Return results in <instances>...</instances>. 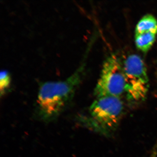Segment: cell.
Masks as SVG:
<instances>
[{"instance_id": "6da1fadb", "label": "cell", "mask_w": 157, "mask_h": 157, "mask_svg": "<svg viewBox=\"0 0 157 157\" xmlns=\"http://www.w3.org/2000/svg\"><path fill=\"white\" fill-rule=\"evenodd\" d=\"M84 68L83 63L66 80L40 85L36 108L39 119L45 122L52 121L67 108L81 82Z\"/></svg>"}, {"instance_id": "7a4b0ae2", "label": "cell", "mask_w": 157, "mask_h": 157, "mask_svg": "<svg viewBox=\"0 0 157 157\" xmlns=\"http://www.w3.org/2000/svg\"><path fill=\"white\" fill-rule=\"evenodd\" d=\"M123 108L122 101L118 97L97 98L90 107L88 114L80 117L79 121L84 125L105 134L117 126Z\"/></svg>"}, {"instance_id": "3957f363", "label": "cell", "mask_w": 157, "mask_h": 157, "mask_svg": "<svg viewBox=\"0 0 157 157\" xmlns=\"http://www.w3.org/2000/svg\"><path fill=\"white\" fill-rule=\"evenodd\" d=\"M125 92L130 100L140 101L146 98L149 82L145 63L136 54L128 56L123 63Z\"/></svg>"}, {"instance_id": "277c9868", "label": "cell", "mask_w": 157, "mask_h": 157, "mask_svg": "<svg viewBox=\"0 0 157 157\" xmlns=\"http://www.w3.org/2000/svg\"><path fill=\"white\" fill-rule=\"evenodd\" d=\"M125 92V81L123 64L114 54L105 59L100 78L94 89L97 98L120 97Z\"/></svg>"}, {"instance_id": "5b68a950", "label": "cell", "mask_w": 157, "mask_h": 157, "mask_svg": "<svg viewBox=\"0 0 157 157\" xmlns=\"http://www.w3.org/2000/svg\"><path fill=\"white\" fill-rule=\"evenodd\" d=\"M151 33L157 34V20L153 15H144L137 22L135 28V35Z\"/></svg>"}, {"instance_id": "8992f818", "label": "cell", "mask_w": 157, "mask_h": 157, "mask_svg": "<svg viewBox=\"0 0 157 157\" xmlns=\"http://www.w3.org/2000/svg\"><path fill=\"white\" fill-rule=\"evenodd\" d=\"M156 35L152 33H147L135 35L136 47L142 52H147L154 44Z\"/></svg>"}, {"instance_id": "52a82bcc", "label": "cell", "mask_w": 157, "mask_h": 157, "mask_svg": "<svg viewBox=\"0 0 157 157\" xmlns=\"http://www.w3.org/2000/svg\"><path fill=\"white\" fill-rule=\"evenodd\" d=\"M11 77L8 71L2 70L0 74V92L1 96L5 94L10 87Z\"/></svg>"}, {"instance_id": "ba28073f", "label": "cell", "mask_w": 157, "mask_h": 157, "mask_svg": "<svg viewBox=\"0 0 157 157\" xmlns=\"http://www.w3.org/2000/svg\"><path fill=\"white\" fill-rule=\"evenodd\" d=\"M156 75H157V68Z\"/></svg>"}]
</instances>
